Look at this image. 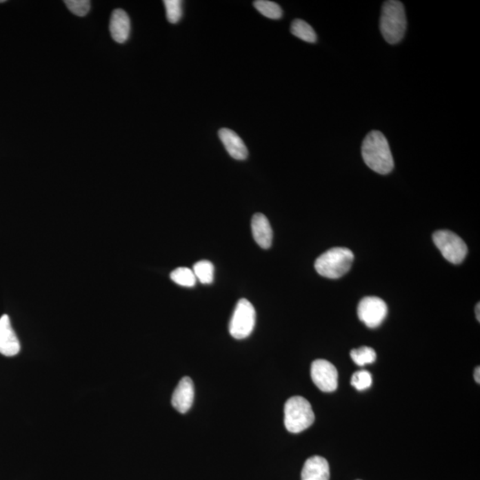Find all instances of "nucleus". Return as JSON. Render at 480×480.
Here are the masks:
<instances>
[{
    "mask_svg": "<svg viewBox=\"0 0 480 480\" xmlns=\"http://www.w3.org/2000/svg\"><path fill=\"white\" fill-rule=\"evenodd\" d=\"M252 232L255 242L261 248L268 249L272 247L273 233L272 226L266 215L255 214L252 218Z\"/></svg>",
    "mask_w": 480,
    "mask_h": 480,
    "instance_id": "obj_13",
    "label": "nucleus"
},
{
    "mask_svg": "<svg viewBox=\"0 0 480 480\" xmlns=\"http://www.w3.org/2000/svg\"><path fill=\"white\" fill-rule=\"evenodd\" d=\"M354 254L349 248H334L320 255L315 261V269L320 276L339 279L352 268Z\"/></svg>",
    "mask_w": 480,
    "mask_h": 480,
    "instance_id": "obj_3",
    "label": "nucleus"
},
{
    "mask_svg": "<svg viewBox=\"0 0 480 480\" xmlns=\"http://www.w3.org/2000/svg\"><path fill=\"white\" fill-rule=\"evenodd\" d=\"M131 23L127 12L122 9L113 11L110 21V32L116 42L125 43L130 34Z\"/></svg>",
    "mask_w": 480,
    "mask_h": 480,
    "instance_id": "obj_12",
    "label": "nucleus"
},
{
    "mask_svg": "<svg viewBox=\"0 0 480 480\" xmlns=\"http://www.w3.org/2000/svg\"><path fill=\"white\" fill-rule=\"evenodd\" d=\"M21 349L19 340L12 328L8 315L0 318V353L7 357L15 356Z\"/></svg>",
    "mask_w": 480,
    "mask_h": 480,
    "instance_id": "obj_9",
    "label": "nucleus"
},
{
    "mask_svg": "<svg viewBox=\"0 0 480 480\" xmlns=\"http://www.w3.org/2000/svg\"><path fill=\"white\" fill-rule=\"evenodd\" d=\"M285 426L289 432L300 433L312 426L315 415L312 405L303 397L295 396L285 404Z\"/></svg>",
    "mask_w": 480,
    "mask_h": 480,
    "instance_id": "obj_4",
    "label": "nucleus"
},
{
    "mask_svg": "<svg viewBox=\"0 0 480 480\" xmlns=\"http://www.w3.org/2000/svg\"><path fill=\"white\" fill-rule=\"evenodd\" d=\"M350 383L358 390H367L372 386V375L367 370L356 372L352 375Z\"/></svg>",
    "mask_w": 480,
    "mask_h": 480,
    "instance_id": "obj_21",
    "label": "nucleus"
},
{
    "mask_svg": "<svg viewBox=\"0 0 480 480\" xmlns=\"http://www.w3.org/2000/svg\"><path fill=\"white\" fill-rule=\"evenodd\" d=\"M228 153L237 160H245L248 157V150L244 141L235 132L228 128H221L218 133Z\"/></svg>",
    "mask_w": 480,
    "mask_h": 480,
    "instance_id": "obj_11",
    "label": "nucleus"
},
{
    "mask_svg": "<svg viewBox=\"0 0 480 480\" xmlns=\"http://www.w3.org/2000/svg\"><path fill=\"white\" fill-rule=\"evenodd\" d=\"M166 12H167L168 21L170 23H177L183 17V2L180 0H165Z\"/></svg>",
    "mask_w": 480,
    "mask_h": 480,
    "instance_id": "obj_20",
    "label": "nucleus"
},
{
    "mask_svg": "<svg viewBox=\"0 0 480 480\" xmlns=\"http://www.w3.org/2000/svg\"><path fill=\"white\" fill-rule=\"evenodd\" d=\"M255 310L250 301L241 299L234 310L229 325L230 335L235 339H245L253 332L255 325Z\"/></svg>",
    "mask_w": 480,
    "mask_h": 480,
    "instance_id": "obj_5",
    "label": "nucleus"
},
{
    "mask_svg": "<svg viewBox=\"0 0 480 480\" xmlns=\"http://www.w3.org/2000/svg\"><path fill=\"white\" fill-rule=\"evenodd\" d=\"M254 6L261 14L270 19L278 20L282 17V9L277 3L267 1V0H257L254 2Z\"/></svg>",
    "mask_w": 480,
    "mask_h": 480,
    "instance_id": "obj_19",
    "label": "nucleus"
},
{
    "mask_svg": "<svg viewBox=\"0 0 480 480\" xmlns=\"http://www.w3.org/2000/svg\"><path fill=\"white\" fill-rule=\"evenodd\" d=\"M194 400V384L190 377H183L175 388L172 396V405L181 414L190 410Z\"/></svg>",
    "mask_w": 480,
    "mask_h": 480,
    "instance_id": "obj_10",
    "label": "nucleus"
},
{
    "mask_svg": "<svg viewBox=\"0 0 480 480\" xmlns=\"http://www.w3.org/2000/svg\"><path fill=\"white\" fill-rule=\"evenodd\" d=\"M310 374L313 383L322 392H332L337 389V369L328 360L317 359L313 361Z\"/></svg>",
    "mask_w": 480,
    "mask_h": 480,
    "instance_id": "obj_8",
    "label": "nucleus"
},
{
    "mask_svg": "<svg viewBox=\"0 0 480 480\" xmlns=\"http://www.w3.org/2000/svg\"><path fill=\"white\" fill-rule=\"evenodd\" d=\"M381 35L389 44H397L404 38L407 18L404 6L397 0L383 3L380 19Z\"/></svg>",
    "mask_w": 480,
    "mask_h": 480,
    "instance_id": "obj_2",
    "label": "nucleus"
},
{
    "mask_svg": "<svg viewBox=\"0 0 480 480\" xmlns=\"http://www.w3.org/2000/svg\"><path fill=\"white\" fill-rule=\"evenodd\" d=\"M479 373H480V368H479V367H478L475 369V373H474V378H475V381L478 383H479V381H480Z\"/></svg>",
    "mask_w": 480,
    "mask_h": 480,
    "instance_id": "obj_23",
    "label": "nucleus"
},
{
    "mask_svg": "<svg viewBox=\"0 0 480 480\" xmlns=\"http://www.w3.org/2000/svg\"><path fill=\"white\" fill-rule=\"evenodd\" d=\"M433 242L445 259L454 264L463 263L468 248L466 242L450 230H438L433 234Z\"/></svg>",
    "mask_w": 480,
    "mask_h": 480,
    "instance_id": "obj_6",
    "label": "nucleus"
},
{
    "mask_svg": "<svg viewBox=\"0 0 480 480\" xmlns=\"http://www.w3.org/2000/svg\"><path fill=\"white\" fill-rule=\"evenodd\" d=\"M193 272L202 284H210L214 280V268L211 261L202 260L194 264Z\"/></svg>",
    "mask_w": 480,
    "mask_h": 480,
    "instance_id": "obj_16",
    "label": "nucleus"
},
{
    "mask_svg": "<svg viewBox=\"0 0 480 480\" xmlns=\"http://www.w3.org/2000/svg\"><path fill=\"white\" fill-rule=\"evenodd\" d=\"M66 7L77 17H86L90 10L91 2L88 0H66Z\"/></svg>",
    "mask_w": 480,
    "mask_h": 480,
    "instance_id": "obj_22",
    "label": "nucleus"
},
{
    "mask_svg": "<svg viewBox=\"0 0 480 480\" xmlns=\"http://www.w3.org/2000/svg\"><path fill=\"white\" fill-rule=\"evenodd\" d=\"M479 303L477 304L476 306V316H477V319H478V321L480 320V315H479Z\"/></svg>",
    "mask_w": 480,
    "mask_h": 480,
    "instance_id": "obj_24",
    "label": "nucleus"
},
{
    "mask_svg": "<svg viewBox=\"0 0 480 480\" xmlns=\"http://www.w3.org/2000/svg\"><path fill=\"white\" fill-rule=\"evenodd\" d=\"M350 357L356 365L364 367L365 365L372 364L377 359V352L370 347L363 346L359 349H354L350 352Z\"/></svg>",
    "mask_w": 480,
    "mask_h": 480,
    "instance_id": "obj_18",
    "label": "nucleus"
},
{
    "mask_svg": "<svg viewBox=\"0 0 480 480\" xmlns=\"http://www.w3.org/2000/svg\"><path fill=\"white\" fill-rule=\"evenodd\" d=\"M291 32L297 38L308 43L317 41V34L313 28L306 21L297 19L292 23Z\"/></svg>",
    "mask_w": 480,
    "mask_h": 480,
    "instance_id": "obj_15",
    "label": "nucleus"
},
{
    "mask_svg": "<svg viewBox=\"0 0 480 480\" xmlns=\"http://www.w3.org/2000/svg\"><path fill=\"white\" fill-rule=\"evenodd\" d=\"M388 307L386 301L377 297L363 298L358 306V316L367 327H379L386 319Z\"/></svg>",
    "mask_w": 480,
    "mask_h": 480,
    "instance_id": "obj_7",
    "label": "nucleus"
},
{
    "mask_svg": "<svg viewBox=\"0 0 480 480\" xmlns=\"http://www.w3.org/2000/svg\"><path fill=\"white\" fill-rule=\"evenodd\" d=\"M329 477L328 461L319 455L309 458L301 470V480H329Z\"/></svg>",
    "mask_w": 480,
    "mask_h": 480,
    "instance_id": "obj_14",
    "label": "nucleus"
},
{
    "mask_svg": "<svg viewBox=\"0 0 480 480\" xmlns=\"http://www.w3.org/2000/svg\"><path fill=\"white\" fill-rule=\"evenodd\" d=\"M170 278L181 287L192 288L196 285L197 279L192 270L186 267H180L172 272Z\"/></svg>",
    "mask_w": 480,
    "mask_h": 480,
    "instance_id": "obj_17",
    "label": "nucleus"
},
{
    "mask_svg": "<svg viewBox=\"0 0 480 480\" xmlns=\"http://www.w3.org/2000/svg\"><path fill=\"white\" fill-rule=\"evenodd\" d=\"M5 0H0V3H4Z\"/></svg>",
    "mask_w": 480,
    "mask_h": 480,
    "instance_id": "obj_25",
    "label": "nucleus"
},
{
    "mask_svg": "<svg viewBox=\"0 0 480 480\" xmlns=\"http://www.w3.org/2000/svg\"><path fill=\"white\" fill-rule=\"evenodd\" d=\"M362 158L366 165L380 174L393 170L394 160L389 143L380 131H372L363 141Z\"/></svg>",
    "mask_w": 480,
    "mask_h": 480,
    "instance_id": "obj_1",
    "label": "nucleus"
}]
</instances>
